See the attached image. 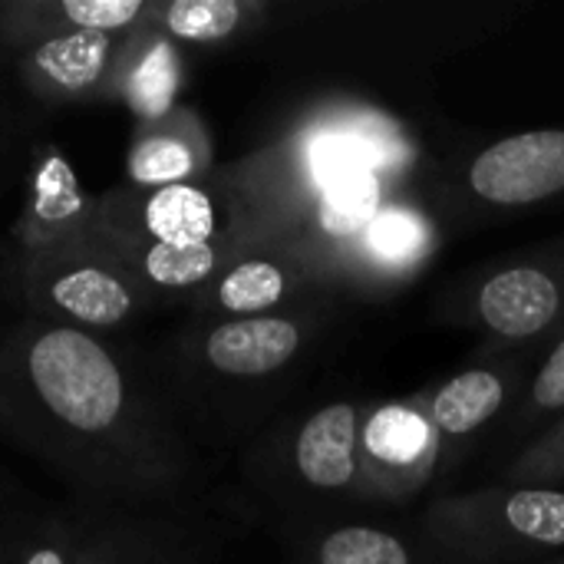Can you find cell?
I'll return each instance as SVG.
<instances>
[{
  "label": "cell",
  "instance_id": "1",
  "mask_svg": "<svg viewBox=\"0 0 564 564\" xmlns=\"http://www.w3.org/2000/svg\"><path fill=\"white\" fill-rule=\"evenodd\" d=\"M0 440L76 499L188 502L198 456L159 380L129 347L36 317L0 334Z\"/></svg>",
  "mask_w": 564,
  "mask_h": 564
},
{
  "label": "cell",
  "instance_id": "2",
  "mask_svg": "<svg viewBox=\"0 0 564 564\" xmlns=\"http://www.w3.org/2000/svg\"><path fill=\"white\" fill-rule=\"evenodd\" d=\"M367 410L357 400H330L248 449L245 479L284 519L288 539L337 525L340 509H364L357 443Z\"/></svg>",
  "mask_w": 564,
  "mask_h": 564
},
{
  "label": "cell",
  "instance_id": "3",
  "mask_svg": "<svg viewBox=\"0 0 564 564\" xmlns=\"http://www.w3.org/2000/svg\"><path fill=\"white\" fill-rule=\"evenodd\" d=\"M324 311L304 304L297 311L268 317L205 321L195 317L169 350V370L159 373L169 397L188 393L192 406L208 397H238L284 377L314 344Z\"/></svg>",
  "mask_w": 564,
  "mask_h": 564
},
{
  "label": "cell",
  "instance_id": "4",
  "mask_svg": "<svg viewBox=\"0 0 564 564\" xmlns=\"http://www.w3.org/2000/svg\"><path fill=\"white\" fill-rule=\"evenodd\" d=\"M413 529L453 564H549L564 555V489L496 482L436 496Z\"/></svg>",
  "mask_w": 564,
  "mask_h": 564
},
{
  "label": "cell",
  "instance_id": "5",
  "mask_svg": "<svg viewBox=\"0 0 564 564\" xmlns=\"http://www.w3.org/2000/svg\"><path fill=\"white\" fill-rule=\"evenodd\" d=\"M20 294L26 317L89 334H109L152 307L139 281L96 238L23 254Z\"/></svg>",
  "mask_w": 564,
  "mask_h": 564
},
{
  "label": "cell",
  "instance_id": "6",
  "mask_svg": "<svg viewBox=\"0 0 564 564\" xmlns=\"http://www.w3.org/2000/svg\"><path fill=\"white\" fill-rule=\"evenodd\" d=\"M456 321L476 327L496 354L552 347L564 334V241L482 271L463 291Z\"/></svg>",
  "mask_w": 564,
  "mask_h": 564
},
{
  "label": "cell",
  "instance_id": "7",
  "mask_svg": "<svg viewBox=\"0 0 564 564\" xmlns=\"http://www.w3.org/2000/svg\"><path fill=\"white\" fill-rule=\"evenodd\" d=\"M73 564H212L188 502L66 499Z\"/></svg>",
  "mask_w": 564,
  "mask_h": 564
},
{
  "label": "cell",
  "instance_id": "8",
  "mask_svg": "<svg viewBox=\"0 0 564 564\" xmlns=\"http://www.w3.org/2000/svg\"><path fill=\"white\" fill-rule=\"evenodd\" d=\"M327 288L334 281L317 254L297 235H278L235 254L188 304L205 321L268 317L314 304Z\"/></svg>",
  "mask_w": 564,
  "mask_h": 564
},
{
  "label": "cell",
  "instance_id": "9",
  "mask_svg": "<svg viewBox=\"0 0 564 564\" xmlns=\"http://www.w3.org/2000/svg\"><path fill=\"white\" fill-rule=\"evenodd\" d=\"M360 506H403L440 479V440L423 393L370 406L357 443Z\"/></svg>",
  "mask_w": 564,
  "mask_h": 564
},
{
  "label": "cell",
  "instance_id": "10",
  "mask_svg": "<svg viewBox=\"0 0 564 564\" xmlns=\"http://www.w3.org/2000/svg\"><path fill=\"white\" fill-rule=\"evenodd\" d=\"M522 357L499 354L496 360L473 364L436 390L423 393L430 423L440 440V479L453 476L456 466L479 446V436L492 426H506L529 380Z\"/></svg>",
  "mask_w": 564,
  "mask_h": 564
},
{
  "label": "cell",
  "instance_id": "11",
  "mask_svg": "<svg viewBox=\"0 0 564 564\" xmlns=\"http://www.w3.org/2000/svg\"><path fill=\"white\" fill-rule=\"evenodd\" d=\"M132 33L135 30L129 33L83 30V33L46 36L17 46L10 50L17 79L43 106L109 102Z\"/></svg>",
  "mask_w": 564,
  "mask_h": 564
},
{
  "label": "cell",
  "instance_id": "12",
  "mask_svg": "<svg viewBox=\"0 0 564 564\" xmlns=\"http://www.w3.org/2000/svg\"><path fill=\"white\" fill-rule=\"evenodd\" d=\"M489 212H525L564 198V129H525L479 149L463 175Z\"/></svg>",
  "mask_w": 564,
  "mask_h": 564
},
{
  "label": "cell",
  "instance_id": "13",
  "mask_svg": "<svg viewBox=\"0 0 564 564\" xmlns=\"http://www.w3.org/2000/svg\"><path fill=\"white\" fill-rule=\"evenodd\" d=\"M99 228V198H89L59 149H43L30 169L17 241L23 254L93 241Z\"/></svg>",
  "mask_w": 564,
  "mask_h": 564
},
{
  "label": "cell",
  "instance_id": "14",
  "mask_svg": "<svg viewBox=\"0 0 564 564\" xmlns=\"http://www.w3.org/2000/svg\"><path fill=\"white\" fill-rule=\"evenodd\" d=\"M436 245L440 235L433 218L416 205L393 198L373 215V221L354 245L340 284H354V291H387L406 284L426 268Z\"/></svg>",
  "mask_w": 564,
  "mask_h": 564
},
{
  "label": "cell",
  "instance_id": "15",
  "mask_svg": "<svg viewBox=\"0 0 564 564\" xmlns=\"http://www.w3.org/2000/svg\"><path fill=\"white\" fill-rule=\"evenodd\" d=\"M212 175V139L202 116L175 106L169 116L135 122L126 152V188H169Z\"/></svg>",
  "mask_w": 564,
  "mask_h": 564
},
{
  "label": "cell",
  "instance_id": "16",
  "mask_svg": "<svg viewBox=\"0 0 564 564\" xmlns=\"http://www.w3.org/2000/svg\"><path fill=\"white\" fill-rule=\"evenodd\" d=\"M152 0H3L0 3V46H17L66 36L83 30L129 33L145 23Z\"/></svg>",
  "mask_w": 564,
  "mask_h": 564
},
{
  "label": "cell",
  "instance_id": "17",
  "mask_svg": "<svg viewBox=\"0 0 564 564\" xmlns=\"http://www.w3.org/2000/svg\"><path fill=\"white\" fill-rule=\"evenodd\" d=\"M291 564H453L416 529L340 522L288 539Z\"/></svg>",
  "mask_w": 564,
  "mask_h": 564
},
{
  "label": "cell",
  "instance_id": "18",
  "mask_svg": "<svg viewBox=\"0 0 564 564\" xmlns=\"http://www.w3.org/2000/svg\"><path fill=\"white\" fill-rule=\"evenodd\" d=\"M0 564H73L66 499L46 502L0 473Z\"/></svg>",
  "mask_w": 564,
  "mask_h": 564
},
{
  "label": "cell",
  "instance_id": "19",
  "mask_svg": "<svg viewBox=\"0 0 564 564\" xmlns=\"http://www.w3.org/2000/svg\"><path fill=\"white\" fill-rule=\"evenodd\" d=\"M178 83H182V50L178 43L162 36L145 17V23L132 33L126 46V56L116 73L112 99L126 102L135 122H152L178 106L175 102Z\"/></svg>",
  "mask_w": 564,
  "mask_h": 564
},
{
  "label": "cell",
  "instance_id": "20",
  "mask_svg": "<svg viewBox=\"0 0 564 564\" xmlns=\"http://www.w3.org/2000/svg\"><path fill=\"white\" fill-rule=\"evenodd\" d=\"M264 17L251 0H155L149 23L178 46H218L248 33Z\"/></svg>",
  "mask_w": 564,
  "mask_h": 564
},
{
  "label": "cell",
  "instance_id": "21",
  "mask_svg": "<svg viewBox=\"0 0 564 564\" xmlns=\"http://www.w3.org/2000/svg\"><path fill=\"white\" fill-rule=\"evenodd\" d=\"M564 416V334L542 350V360L535 364V370L525 380V390L509 416V423L502 426L506 446H512L516 453L522 446H529L532 440H539L549 426H555Z\"/></svg>",
  "mask_w": 564,
  "mask_h": 564
},
{
  "label": "cell",
  "instance_id": "22",
  "mask_svg": "<svg viewBox=\"0 0 564 564\" xmlns=\"http://www.w3.org/2000/svg\"><path fill=\"white\" fill-rule=\"evenodd\" d=\"M502 482L509 486H549L562 489L564 482V416L549 426L539 440L522 446L502 463Z\"/></svg>",
  "mask_w": 564,
  "mask_h": 564
},
{
  "label": "cell",
  "instance_id": "23",
  "mask_svg": "<svg viewBox=\"0 0 564 564\" xmlns=\"http://www.w3.org/2000/svg\"><path fill=\"white\" fill-rule=\"evenodd\" d=\"M549 564H564V555H562V558H555V562H549Z\"/></svg>",
  "mask_w": 564,
  "mask_h": 564
}]
</instances>
